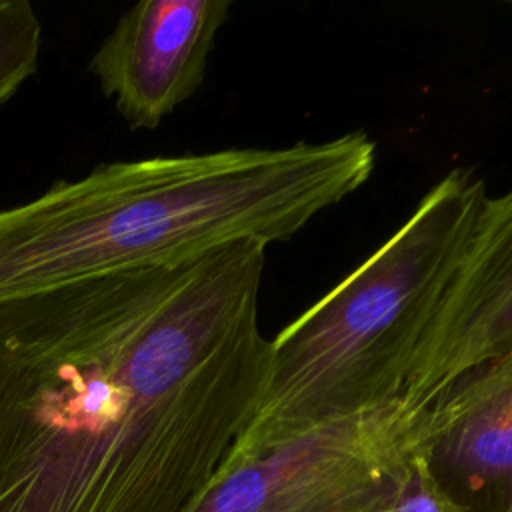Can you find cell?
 Listing matches in <instances>:
<instances>
[{
    "instance_id": "6da1fadb",
    "label": "cell",
    "mask_w": 512,
    "mask_h": 512,
    "mask_svg": "<svg viewBox=\"0 0 512 512\" xmlns=\"http://www.w3.org/2000/svg\"><path fill=\"white\" fill-rule=\"evenodd\" d=\"M266 246L0 306V512H178L252 420L268 374Z\"/></svg>"
},
{
    "instance_id": "7a4b0ae2",
    "label": "cell",
    "mask_w": 512,
    "mask_h": 512,
    "mask_svg": "<svg viewBox=\"0 0 512 512\" xmlns=\"http://www.w3.org/2000/svg\"><path fill=\"white\" fill-rule=\"evenodd\" d=\"M376 166L362 130L282 148L100 164L0 210V306L56 286L268 246L358 190Z\"/></svg>"
},
{
    "instance_id": "3957f363",
    "label": "cell",
    "mask_w": 512,
    "mask_h": 512,
    "mask_svg": "<svg viewBox=\"0 0 512 512\" xmlns=\"http://www.w3.org/2000/svg\"><path fill=\"white\" fill-rule=\"evenodd\" d=\"M486 194L472 168H452L392 236L270 340L264 390L232 454L404 394Z\"/></svg>"
},
{
    "instance_id": "277c9868",
    "label": "cell",
    "mask_w": 512,
    "mask_h": 512,
    "mask_svg": "<svg viewBox=\"0 0 512 512\" xmlns=\"http://www.w3.org/2000/svg\"><path fill=\"white\" fill-rule=\"evenodd\" d=\"M430 410L400 396L258 452H228L178 512H372L422 454Z\"/></svg>"
},
{
    "instance_id": "5b68a950",
    "label": "cell",
    "mask_w": 512,
    "mask_h": 512,
    "mask_svg": "<svg viewBox=\"0 0 512 512\" xmlns=\"http://www.w3.org/2000/svg\"><path fill=\"white\" fill-rule=\"evenodd\" d=\"M512 350V188L484 198L418 346L404 398L432 406L460 376Z\"/></svg>"
},
{
    "instance_id": "8992f818",
    "label": "cell",
    "mask_w": 512,
    "mask_h": 512,
    "mask_svg": "<svg viewBox=\"0 0 512 512\" xmlns=\"http://www.w3.org/2000/svg\"><path fill=\"white\" fill-rule=\"evenodd\" d=\"M230 0H142L128 8L88 72L132 130H154L200 88Z\"/></svg>"
},
{
    "instance_id": "52a82bcc",
    "label": "cell",
    "mask_w": 512,
    "mask_h": 512,
    "mask_svg": "<svg viewBox=\"0 0 512 512\" xmlns=\"http://www.w3.org/2000/svg\"><path fill=\"white\" fill-rule=\"evenodd\" d=\"M422 458L468 512H504L512 500V350L460 376L430 410Z\"/></svg>"
},
{
    "instance_id": "ba28073f",
    "label": "cell",
    "mask_w": 512,
    "mask_h": 512,
    "mask_svg": "<svg viewBox=\"0 0 512 512\" xmlns=\"http://www.w3.org/2000/svg\"><path fill=\"white\" fill-rule=\"evenodd\" d=\"M42 24L28 0H0V104L36 72Z\"/></svg>"
},
{
    "instance_id": "9c48e42d",
    "label": "cell",
    "mask_w": 512,
    "mask_h": 512,
    "mask_svg": "<svg viewBox=\"0 0 512 512\" xmlns=\"http://www.w3.org/2000/svg\"><path fill=\"white\" fill-rule=\"evenodd\" d=\"M372 512H468L456 504L434 480L422 454L414 456L392 490Z\"/></svg>"
},
{
    "instance_id": "30bf717a",
    "label": "cell",
    "mask_w": 512,
    "mask_h": 512,
    "mask_svg": "<svg viewBox=\"0 0 512 512\" xmlns=\"http://www.w3.org/2000/svg\"><path fill=\"white\" fill-rule=\"evenodd\" d=\"M504 512H512V500L508 502V506H506V510Z\"/></svg>"
}]
</instances>
